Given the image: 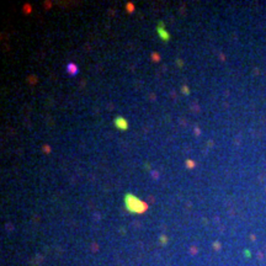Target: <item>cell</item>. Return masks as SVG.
<instances>
[{
	"label": "cell",
	"mask_w": 266,
	"mask_h": 266,
	"mask_svg": "<svg viewBox=\"0 0 266 266\" xmlns=\"http://www.w3.org/2000/svg\"><path fill=\"white\" fill-rule=\"evenodd\" d=\"M186 163H187L186 165H187L189 168H193V165H195V164H193V161H191V160H187V161H186Z\"/></svg>",
	"instance_id": "obj_6"
},
{
	"label": "cell",
	"mask_w": 266,
	"mask_h": 266,
	"mask_svg": "<svg viewBox=\"0 0 266 266\" xmlns=\"http://www.w3.org/2000/svg\"><path fill=\"white\" fill-rule=\"evenodd\" d=\"M157 54H158V53H153V55H152V58H154L155 61H158V59H159V55H157Z\"/></svg>",
	"instance_id": "obj_7"
},
{
	"label": "cell",
	"mask_w": 266,
	"mask_h": 266,
	"mask_svg": "<svg viewBox=\"0 0 266 266\" xmlns=\"http://www.w3.org/2000/svg\"><path fill=\"white\" fill-rule=\"evenodd\" d=\"M67 73L69 75H76L78 74V67L74 63H69L67 65Z\"/></svg>",
	"instance_id": "obj_4"
},
{
	"label": "cell",
	"mask_w": 266,
	"mask_h": 266,
	"mask_svg": "<svg viewBox=\"0 0 266 266\" xmlns=\"http://www.w3.org/2000/svg\"><path fill=\"white\" fill-rule=\"evenodd\" d=\"M113 124H115V127H116V128H118V130H121V131H126L127 128H128V122L126 121V118H123V117H121V116H118V117L115 118Z\"/></svg>",
	"instance_id": "obj_3"
},
{
	"label": "cell",
	"mask_w": 266,
	"mask_h": 266,
	"mask_svg": "<svg viewBox=\"0 0 266 266\" xmlns=\"http://www.w3.org/2000/svg\"><path fill=\"white\" fill-rule=\"evenodd\" d=\"M124 205H126V208L130 212L132 213H143L147 211V203L142 200H139L138 197H136L134 195L127 192L124 195Z\"/></svg>",
	"instance_id": "obj_1"
},
{
	"label": "cell",
	"mask_w": 266,
	"mask_h": 266,
	"mask_svg": "<svg viewBox=\"0 0 266 266\" xmlns=\"http://www.w3.org/2000/svg\"><path fill=\"white\" fill-rule=\"evenodd\" d=\"M127 10H128L130 13H131V11H133V10H134V5L131 4V3H130V4H127Z\"/></svg>",
	"instance_id": "obj_5"
},
{
	"label": "cell",
	"mask_w": 266,
	"mask_h": 266,
	"mask_svg": "<svg viewBox=\"0 0 266 266\" xmlns=\"http://www.w3.org/2000/svg\"><path fill=\"white\" fill-rule=\"evenodd\" d=\"M157 32H158V34H159V37L163 40L164 42H168L169 40H170V34H169V32L165 30V26H164V24L163 22H159L158 24V26H157Z\"/></svg>",
	"instance_id": "obj_2"
}]
</instances>
